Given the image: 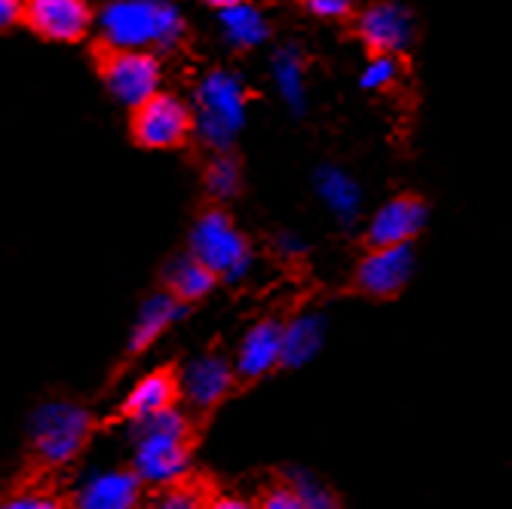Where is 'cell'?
Listing matches in <instances>:
<instances>
[{
	"mask_svg": "<svg viewBox=\"0 0 512 509\" xmlns=\"http://www.w3.org/2000/svg\"><path fill=\"white\" fill-rule=\"evenodd\" d=\"M105 50L117 53H148L172 50L184 37V16L172 4H151V0H129V4H108L96 16Z\"/></svg>",
	"mask_w": 512,
	"mask_h": 509,
	"instance_id": "obj_1",
	"label": "cell"
},
{
	"mask_svg": "<svg viewBox=\"0 0 512 509\" xmlns=\"http://www.w3.org/2000/svg\"><path fill=\"white\" fill-rule=\"evenodd\" d=\"M132 436V473L138 479L157 488L184 482L191 467V424L178 408L163 411L151 421L132 424Z\"/></svg>",
	"mask_w": 512,
	"mask_h": 509,
	"instance_id": "obj_2",
	"label": "cell"
},
{
	"mask_svg": "<svg viewBox=\"0 0 512 509\" xmlns=\"http://www.w3.org/2000/svg\"><path fill=\"white\" fill-rule=\"evenodd\" d=\"M194 135L215 154H230V145L246 126L249 89L237 71H209L194 92Z\"/></svg>",
	"mask_w": 512,
	"mask_h": 509,
	"instance_id": "obj_3",
	"label": "cell"
},
{
	"mask_svg": "<svg viewBox=\"0 0 512 509\" xmlns=\"http://www.w3.org/2000/svg\"><path fill=\"white\" fill-rule=\"evenodd\" d=\"M92 433V414L77 402H43L31 414V448L40 464L65 467L74 460Z\"/></svg>",
	"mask_w": 512,
	"mask_h": 509,
	"instance_id": "obj_4",
	"label": "cell"
},
{
	"mask_svg": "<svg viewBox=\"0 0 512 509\" xmlns=\"http://www.w3.org/2000/svg\"><path fill=\"white\" fill-rule=\"evenodd\" d=\"M191 255L224 283H240L252 267V246L227 212L206 209L191 230Z\"/></svg>",
	"mask_w": 512,
	"mask_h": 509,
	"instance_id": "obj_5",
	"label": "cell"
},
{
	"mask_svg": "<svg viewBox=\"0 0 512 509\" xmlns=\"http://www.w3.org/2000/svg\"><path fill=\"white\" fill-rule=\"evenodd\" d=\"M194 135V108L175 92H157L151 102L132 111V138L142 148L169 151Z\"/></svg>",
	"mask_w": 512,
	"mask_h": 509,
	"instance_id": "obj_6",
	"label": "cell"
},
{
	"mask_svg": "<svg viewBox=\"0 0 512 509\" xmlns=\"http://www.w3.org/2000/svg\"><path fill=\"white\" fill-rule=\"evenodd\" d=\"M99 74L108 86V92L129 105L132 111L142 108L145 102H151L160 89L163 80V68L160 59L154 53H117V50H105L99 59Z\"/></svg>",
	"mask_w": 512,
	"mask_h": 509,
	"instance_id": "obj_7",
	"label": "cell"
},
{
	"mask_svg": "<svg viewBox=\"0 0 512 509\" xmlns=\"http://www.w3.org/2000/svg\"><path fill=\"white\" fill-rule=\"evenodd\" d=\"M430 209L421 197L399 194L387 200L368 221V246L390 249V246H411L414 237L427 227Z\"/></svg>",
	"mask_w": 512,
	"mask_h": 509,
	"instance_id": "obj_8",
	"label": "cell"
},
{
	"mask_svg": "<svg viewBox=\"0 0 512 509\" xmlns=\"http://www.w3.org/2000/svg\"><path fill=\"white\" fill-rule=\"evenodd\" d=\"M356 34L375 56H399L414 40V16L399 4H371L356 16Z\"/></svg>",
	"mask_w": 512,
	"mask_h": 509,
	"instance_id": "obj_9",
	"label": "cell"
},
{
	"mask_svg": "<svg viewBox=\"0 0 512 509\" xmlns=\"http://www.w3.org/2000/svg\"><path fill=\"white\" fill-rule=\"evenodd\" d=\"M411 276H414L411 246L368 249V255L356 267V286L371 298H393L408 286Z\"/></svg>",
	"mask_w": 512,
	"mask_h": 509,
	"instance_id": "obj_10",
	"label": "cell"
},
{
	"mask_svg": "<svg viewBox=\"0 0 512 509\" xmlns=\"http://www.w3.org/2000/svg\"><path fill=\"white\" fill-rule=\"evenodd\" d=\"M22 25L46 40L74 43L96 25V13L80 0H31L25 4Z\"/></svg>",
	"mask_w": 512,
	"mask_h": 509,
	"instance_id": "obj_11",
	"label": "cell"
},
{
	"mask_svg": "<svg viewBox=\"0 0 512 509\" xmlns=\"http://www.w3.org/2000/svg\"><path fill=\"white\" fill-rule=\"evenodd\" d=\"M234 375L237 372L230 368V362L224 356L203 353V356H197V359H191L188 365H184V372L178 378L181 396L197 411H212L230 393Z\"/></svg>",
	"mask_w": 512,
	"mask_h": 509,
	"instance_id": "obj_12",
	"label": "cell"
},
{
	"mask_svg": "<svg viewBox=\"0 0 512 509\" xmlns=\"http://www.w3.org/2000/svg\"><path fill=\"white\" fill-rule=\"evenodd\" d=\"M283 329H286V322L261 319L243 335L240 350H237V365H234V372L243 381H258L270 375L273 368L283 365Z\"/></svg>",
	"mask_w": 512,
	"mask_h": 509,
	"instance_id": "obj_13",
	"label": "cell"
},
{
	"mask_svg": "<svg viewBox=\"0 0 512 509\" xmlns=\"http://www.w3.org/2000/svg\"><path fill=\"white\" fill-rule=\"evenodd\" d=\"M142 479L132 470L92 473L74 494L77 509H135L142 497Z\"/></svg>",
	"mask_w": 512,
	"mask_h": 509,
	"instance_id": "obj_14",
	"label": "cell"
},
{
	"mask_svg": "<svg viewBox=\"0 0 512 509\" xmlns=\"http://www.w3.org/2000/svg\"><path fill=\"white\" fill-rule=\"evenodd\" d=\"M178 396H181L178 375L172 368H157V372L145 375L129 390V396L123 399V418H129L132 424L151 421L163 411H172Z\"/></svg>",
	"mask_w": 512,
	"mask_h": 509,
	"instance_id": "obj_15",
	"label": "cell"
},
{
	"mask_svg": "<svg viewBox=\"0 0 512 509\" xmlns=\"http://www.w3.org/2000/svg\"><path fill=\"white\" fill-rule=\"evenodd\" d=\"M215 22L221 28V37L234 46V50H258L270 37V22L264 10L252 4H234V0H230V4H218Z\"/></svg>",
	"mask_w": 512,
	"mask_h": 509,
	"instance_id": "obj_16",
	"label": "cell"
},
{
	"mask_svg": "<svg viewBox=\"0 0 512 509\" xmlns=\"http://www.w3.org/2000/svg\"><path fill=\"white\" fill-rule=\"evenodd\" d=\"M184 307L181 301H175L169 292H157L151 295L142 310H138V319H135V326H132V335H129V353H142L148 350L172 322H178L184 316Z\"/></svg>",
	"mask_w": 512,
	"mask_h": 509,
	"instance_id": "obj_17",
	"label": "cell"
},
{
	"mask_svg": "<svg viewBox=\"0 0 512 509\" xmlns=\"http://www.w3.org/2000/svg\"><path fill=\"white\" fill-rule=\"evenodd\" d=\"M270 77L279 92V99L292 114H304L307 108V77H304V56L295 43L279 46L270 59Z\"/></svg>",
	"mask_w": 512,
	"mask_h": 509,
	"instance_id": "obj_18",
	"label": "cell"
},
{
	"mask_svg": "<svg viewBox=\"0 0 512 509\" xmlns=\"http://www.w3.org/2000/svg\"><path fill=\"white\" fill-rule=\"evenodd\" d=\"M316 194L319 200L325 203L338 221L350 224L359 218V209H362V191L359 184L338 166H322L316 172Z\"/></svg>",
	"mask_w": 512,
	"mask_h": 509,
	"instance_id": "obj_19",
	"label": "cell"
},
{
	"mask_svg": "<svg viewBox=\"0 0 512 509\" xmlns=\"http://www.w3.org/2000/svg\"><path fill=\"white\" fill-rule=\"evenodd\" d=\"M215 286H218V276L212 270H206L191 252L178 255L166 267V292L175 301H181L184 307L194 304V301H203L206 295H212Z\"/></svg>",
	"mask_w": 512,
	"mask_h": 509,
	"instance_id": "obj_20",
	"label": "cell"
},
{
	"mask_svg": "<svg viewBox=\"0 0 512 509\" xmlns=\"http://www.w3.org/2000/svg\"><path fill=\"white\" fill-rule=\"evenodd\" d=\"M325 341V319L319 313H298L283 329V365L298 368L307 365Z\"/></svg>",
	"mask_w": 512,
	"mask_h": 509,
	"instance_id": "obj_21",
	"label": "cell"
},
{
	"mask_svg": "<svg viewBox=\"0 0 512 509\" xmlns=\"http://www.w3.org/2000/svg\"><path fill=\"white\" fill-rule=\"evenodd\" d=\"M243 188V169L234 154H215L206 166V191L215 200L237 197Z\"/></svg>",
	"mask_w": 512,
	"mask_h": 509,
	"instance_id": "obj_22",
	"label": "cell"
},
{
	"mask_svg": "<svg viewBox=\"0 0 512 509\" xmlns=\"http://www.w3.org/2000/svg\"><path fill=\"white\" fill-rule=\"evenodd\" d=\"M286 482L292 485V491L298 494V500L304 503V509H341V503H338V497H335V491L325 485V482H319L313 473H307V470H292L289 476H286Z\"/></svg>",
	"mask_w": 512,
	"mask_h": 509,
	"instance_id": "obj_23",
	"label": "cell"
},
{
	"mask_svg": "<svg viewBox=\"0 0 512 509\" xmlns=\"http://www.w3.org/2000/svg\"><path fill=\"white\" fill-rule=\"evenodd\" d=\"M209 491L197 482H175L169 488H160L154 509H206L209 506Z\"/></svg>",
	"mask_w": 512,
	"mask_h": 509,
	"instance_id": "obj_24",
	"label": "cell"
},
{
	"mask_svg": "<svg viewBox=\"0 0 512 509\" xmlns=\"http://www.w3.org/2000/svg\"><path fill=\"white\" fill-rule=\"evenodd\" d=\"M399 77H402V68H399V59L396 56H371L368 65L359 74V86L368 89V92H384Z\"/></svg>",
	"mask_w": 512,
	"mask_h": 509,
	"instance_id": "obj_25",
	"label": "cell"
},
{
	"mask_svg": "<svg viewBox=\"0 0 512 509\" xmlns=\"http://www.w3.org/2000/svg\"><path fill=\"white\" fill-rule=\"evenodd\" d=\"M0 509H62V500L50 491H22L0 503Z\"/></svg>",
	"mask_w": 512,
	"mask_h": 509,
	"instance_id": "obj_26",
	"label": "cell"
},
{
	"mask_svg": "<svg viewBox=\"0 0 512 509\" xmlns=\"http://www.w3.org/2000/svg\"><path fill=\"white\" fill-rule=\"evenodd\" d=\"M258 509H304V503L298 500L289 482H279L264 491V497L258 500Z\"/></svg>",
	"mask_w": 512,
	"mask_h": 509,
	"instance_id": "obj_27",
	"label": "cell"
},
{
	"mask_svg": "<svg viewBox=\"0 0 512 509\" xmlns=\"http://www.w3.org/2000/svg\"><path fill=\"white\" fill-rule=\"evenodd\" d=\"M307 13L316 19H347L353 13V7L347 4V0H310Z\"/></svg>",
	"mask_w": 512,
	"mask_h": 509,
	"instance_id": "obj_28",
	"label": "cell"
},
{
	"mask_svg": "<svg viewBox=\"0 0 512 509\" xmlns=\"http://www.w3.org/2000/svg\"><path fill=\"white\" fill-rule=\"evenodd\" d=\"M25 16V7L16 4V0H0V31H10L13 25H19Z\"/></svg>",
	"mask_w": 512,
	"mask_h": 509,
	"instance_id": "obj_29",
	"label": "cell"
},
{
	"mask_svg": "<svg viewBox=\"0 0 512 509\" xmlns=\"http://www.w3.org/2000/svg\"><path fill=\"white\" fill-rule=\"evenodd\" d=\"M206 509H258V506L249 503L246 497H230V494H224V497H212Z\"/></svg>",
	"mask_w": 512,
	"mask_h": 509,
	"instance_id": "obj_30",
	"label": "cell"
},
{
	"mask_svg": "<svg viewBox=\"0 0 512 509\" xmlns=\"http://www.w3.org/2000/svg\"><path fill=\"white\" fill-rule=\"evenodd\" d=\"M304 240L295 237V234H279L276 237V252H283V255H304Z\"/></svg>",
	"mask_w": 512,
	"mask_h": 509,
	"instance_id": "obj_31",
	"label": "cell"
}]
</instances>
